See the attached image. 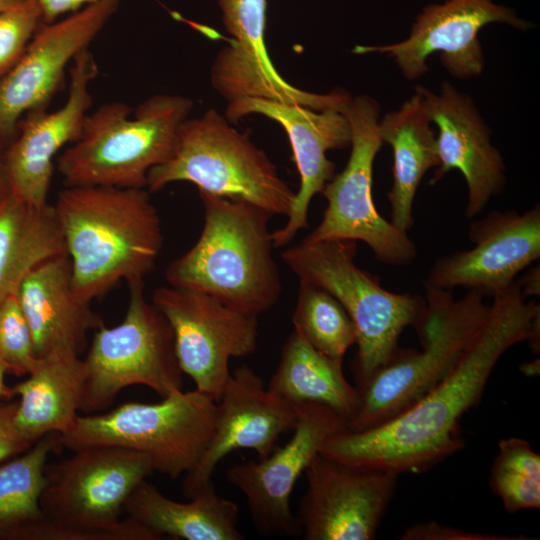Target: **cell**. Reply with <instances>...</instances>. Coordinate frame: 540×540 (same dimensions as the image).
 <instances>
[{"instance_id": "cell-1", "label": "cell", "mask_w": 540, "mask_h": 540, "mask_svg": "<svg viewBox=\"0 0 540 540\" xmlns=\"http://www.w3.org/2000/svg\"><path fill=\"white\" fill-rule=\"evenodd\" d=\"M492 299L459 358L419 400L382 424L331 436L320 454L400 475L423 472L460 450L461 419L481 401L501 356L523 341L539 343V303L528 301L516 282Z\"/></svg>"}, {"instance_id": "cell-2", "label": "cell", "mask_w": 540, "mask_h": 540, "mask_svg": "<svg viewBox=\"0 0 540 540\" xmlns=\"http://www.w3.org/2000/svg\"><path fill=\"white\" fill-rule=\"evenodd\" d=\"M146 188L67 186L54 208L76 294L87 302L121 280L144 281L163 246L160 216Z\"/></svg>"}, {"instance_id": "cell-3", "label": "cell", "mask_w": 540, "mask_h": 540, "mask_svg": "<svg viewBox=\"0 0 540 540\" xmlns=\"http://www.w3.org/2000/svg\"><path fill=\"white\" fill-rule=\"evenodd\" d=\"M204 223L196 243L165 270L169 285L207 293L258 317L279 300L282 282L273 256L272 215L241 199L198 191Z\"/></svg>"}, {"instance_id": "cell-4", "label": "cell", "mask_w": 540, "mask_h": 540, "mask_svg": "<svg viewBox=\"0 0 540 540\" xmlns=\"http://www.w3.org/2000/svg\"><path fill=\"white\" fill-rule=\"evenodd\" d=\"M191 99L157 94L135 110L114 101L88 113L80 138L56 159L66 186L146 188L148 172L168 160Z\"/></svg>"}, {"instance_id": "cell-5", "label": "cell", "mask_w": 540, "mask_h": 540, "mask_svg": "<svg viewBox=\"0 0 540 540\" xmlns=\"http://www.w3.org/2000/svg\"><path fill=\"white\" fill-rule=\"evenodd\" d=\"M356 241L321 240L286 248L281 258L299 278L323 288L344 307L356 329L354 377L360 388L402 348L403 330L419 332L426 300L419 294L394 293L383 288L355 263Z\"/></svg>"}, {"instance_id": "cell-6", "label": "cell", "mask_w": 540, "mask_h": 540, "mask_svg": "<svg viewBox=\"0 0 540 540\" xmlns=\"http://www.w3.org/2000/svg\"><path fill=\"white\" fill-rule=\"evenodd\" d=\"M174 182H190L198 191L247 201L272 216H288L295 197L249 134L214 108L181 124L172 154L148 172L146 189L157 192Z\"/></svg>"}, {"instance_id": "cell-7", "label": "cell", "mask_w": 540, "mask_h": 540, "mask_svg": "<svg viewBox=\"0 0 540 540\" xmlns=\"http://www.w3.org/2000/svg\"><path fill=\"white\" fill-rule=\"evenodd\" d=\"M424 287L426 314L418 332L422 350L401 349L358 388L359 407L347 430L382 424L419 400L456 362L489 311L477 291L455 299L451 290Z\"/></svg>"}, {"instance_id": "cell-8", "label": "cell", "mask_w": 540, "mask_h": 540, "mask_svg": "<svg viewBox=\"0 0 540 540\" xmlns=\"http://www.w3.org/2000/svg\"><path fill=\"white\" fill-rule=\"evenodd\" d=\"M216 402L198 390H179L154 404L124 403L102 414L78 416L59 435L68 450L116 446L147 455L155 471L172 479L189 472L214 429Z\"/></svg>"}, {"instance_id": "cell-9", "label": "cell", "mask_w": 540, "mask_h": 540, "mask_svg": "<svg viewBox=\"0 0 540 540\" xmlns=\"http://www.w3.org/2000/svg\"><path fill=\"white\" fill-rule=\"evenodd\" d=\"M129 302L121 323L94 333L86 358L87 379L80 411L109 407L126 387L144 385L161 398L182 390L183 372L172 328L148 302L144 281L128 284Z\"/></svg>"}, {"instance_id": "cell-10", "label": "cell", "mask_w": 540, "mask_h": 540, "mask_svg": "<svg viewBox=\"0 0 540 540\" xmlns=\"http://www.w3.org/2000/svg\"><path fill=\"white\" fill-rule=\"evenodd\" d=\"M379 111L377 101L367 95L351 97L342 109L351 126L350 156L323 188L327 201L323 218L304 240H360L382 263L406 266L417 257V247L407 232L379 214L372 197L373 164L383 144Z\"/></svg>"}, {"instance_id": "cell-11", "label": "cell", "mask_w": 540, "mask_h": 540, "mask_svg": "<svg viewBox=\"0 0 540 540\" xmlns=\"http://www.w3.org/2000/svg\"><path fill=\"white\" fill-rule=\"evenodd\" d=\"M151 302L169 322L180 368L196 390L217 402L230 378L229 360L255 352L258 317L193 289L161 286Z\"/></svg>"}, {"instance_id": "cell-12", "label": "cell", "mask_w": 540, "mask_h": 540, "mask_svg": "<svg viewBox=\"0 0 540 540\" xmlns=\"http://www.w3.org/2000/svg\"><path fill=\"white\" fill-rule=\"evenodd\" d=\"M73 452L67 459L46 465L40 500L44 517L83 527L119 525L127 499L155 471L151 459L116 446Z\"/></svg>"}, {"instance_id": "cell-13", "label": "cell", "mask_w": 540, "mask_h": 540, "mask_svg": "<svg viewBox=\"0 0 540 540\" xmlns=\"http://www.w3.org/2000/svg\"><path fill=\"white\" fill-rule=\"evenodd\" d=\"M295 407L298 420L283 447L226 472L228 482L243 493L252 523L262 535L301 536L297 517L290 509L294 486L325 441L347 430V422L324 405L299 403Z\"/></svg>"}, {"instance_id": "cell-14", "label": "cell", "mask_w": 540, "mask_h": 540, "mask_svg": "<svg viewBox=\"0 0 540 540\" xmlns=\"http://www.w3.org/2000/svg\"><path fill=\"white\" fill-rule=\"evenodd\" d=\"M119 1L100 0L39 27L18 61L0 77V141L16 136L27 113L47 107L68 64L89 48Z\"/></svg>"}, {"instance_id": "cell-15", "label": "cell", "mask_w": 540, "mask_h": 540, "mask_svg": "<svg viewBox=\"0 0 540 540\" xmlns=\"http://www.w3.org/2000/svg\"><path fill=\"white\" fill-rule=\"evenodd\" d=\"M296 515L305 540H371L394 495L398 474L357 467L320 453L304 471Z\"/></svg>"}, {"instance_id": "cell-16", "label": "cell", "mask_w": 540, "mask_h": 540, "mask_svg": "<svg viewBox=\"0 0 540 540\" xmlns=\"http://www.w3.org/2000/svg\"><path fill=\"white\" fill-rule=\"evenodd\" d=\"M491 23H505L521 30L530 25L513 9L493 0H447L426 6L405 40L379 46L359 45L353 52L388 54L410 80L426 73L428 57L439 53L442 64L453 76L469 78L483 70L478 33Z\"/></svg>"}, {"instance_id": "cell-17", "label": "cell", "mask_w": 540, "mask_h": 540, "mask_svg": "<svg viewBox=\"0 0 540 540\" xmlns=\"http://www.w3.org/2000/svg\"><path fill=\"white\" fill-rule=\"evenodd\" d=\"M470 250L438 258L425 285L462 287L484 297L508 289L516 276L540 256V206L524 213L492 211L470 224Z\"/></svg>"}, {"instance_id": "cell-18", "label": "cell", "mask_w": 540, "mask_h": 540, "mask_svg": "<svg viewBox=\"0 0 540 540\" xmlns=\"http://www.w3.org/2000/svg\"><path fill=\"white\" fill-rule=\"evenodd\" d=\"M250 114H261L278 122L286 131L300 175V187L287 222L272 232L274 247L287 246L297 233L308 227V209L313 197L321 193L335 175V164L326 152L351 144V126L339 110H314L295 103L256 97L228 102L225 117L232 123Z\"/></svg>"}, {"instance_id": "cell-19", "label": "cell", "mask_w": 540, "mask_h": 540, "mask_svg": "<svg viewBox=\"0 0 540 540\" xmlns=\"http://www.w3.org/2000/svg\"><path fill=\"white\" fill-rule=\"evenodd\" d=\"M97 74L92 53L84 49L72 61L65 103L51 112L33 110L19 122L4 159L10 191L28 204L43 207L48 203L54 158L80 138L93 102L89 84Z\"/></svg>"}, {"instance_id": "cell-20", "label": "cell", "mask_w": 540, "mask_h": 540, "mask_svg": "<svg viewBox=\"0 0 540 540\" xmlns=\"http://www.w3.org/2000/svg\"><path fill=\"white\" fill-rule=\"evenodd\" d=\"M297 420L295 405L266 388L249 366L237 367L216 402L211 439L199 461L185 474L184 496L191 498L208 484L218 463L234 450L252 449L260 459L267 457Z\"/></svg>"}, {"instance_id": "cell-21", "label": "cell", "mask_w": 540, "mask_h": 540, "mask_svg": "<svg viewBox=\"0 0 540 540\" xmlns=\"http://www.w3.org/2000/svg\"><path fill=\"white\" fill-rule=\"evenodd\" d=\"M415 90L430 122L438 128L439 165L430 184L453 169L460 171L468 187L465 216L474 218L504 189L502 156L492 145L489 129L469 96L448 82L443 83L439 94L423 86Z\"/></svg>"}, {"instance_id": "cell-22", "label": "cell", "mask_w": 540, "mask_h": 540, "mask_svg": "<svg viewBox=\"0 0 540 540\" xmlns=\"http://www.w3.org/2000/svg\"><path fill=\"white\" fill-rule=\"evenodd\" d=\"M230 44L211 69L215 90L228 101L243 97L299 103L305 93L287 83L274 67L266 46L267 0H218Z\"/></svg>"}, {"instance_id": "cell-23", "label": "cell", "mask_w": 540, "mask_h": 540, "mask_svg": "<svg viewBox=\"0 0 540 540\" xmlns=\"http://www.w3.org/2000/svg\"><path fill=\"white\" fill-rule=\"evenodd\" d=\"M17 293L37 357L57 349L80 355L88 333L104 325L91 303L76 294L67 254L34 267L21 281Z\"/></svg>"}, {"instance_id": "cell-24", "label": "cell", "mask_w": 540, "mask_h": 540, "mask_svg": "<svg viewBox=\"0 0 540 540\" xmlns=\"http://www.w3.org/2000/svg\"><path fill=\"white\" fill-rule=\"evenodd\" d=\"M28 377L13 387L17 400L14 424L34 444L47 434L69 431L80 411L87 379L84 359L57 349L37 357Z\"/></svg>"}, {"instance_id": "cell-25", "label": "cell", "mask_w": 540, "mask_h": 540, "mask_svg": "<svg viewBox=\"0 0 540 540\" xmlns=\"http://www.w3.org/2000/svg\"><path fill=\"white\" fill-rule=\"evenodd\" d=\"M189 499L172 500L145 479L127 499L124 512L160 540L167 536L186 540L245 538L237 526V503L221 497L213 480Z\"/></svg>"}, {"instance_id": "cell-26", "label": "cell", "mask_w": 540, "mask_h": 540, "mask_svg": "<svg viewBox=\"0 0 540 540\" xmlns=\"http://www.w3.org/2000/svg\"><path fill=\"white\" fill-rule=\"evenodd\" d=\"M382 143L393 151V181L388 200L391 223L407 232L414 224L412 207L422 178L439 165L436 134L416 92L397 111L378 122Z\"/></svg>"}, {"instance_id": "cell-27", "label": "cell", "mask_w": 540, "mask_h": 540, "mask_svg": "<svg viewBox=\"0 0 540 540\" xmlns=\"http://www.w3.org/2000/svg\"><path fill=\"white\" fill-rule=\"evenodd\" d=\"M291 404L324 405L347 423L355 416L360 391L343 372V360L314 349L296 330L286 339L267 387Z\"/></svg>"}, {"instance_id": "cell-28", "label": "cell", "mask_w": 540, "mask_h": 540, "mask_svg": "<svg viewBox=\"0 0 540 540\" xmlns=\"http://www.w3.org/2000/svg\"><path fill=\"white\" fill-rule=\"evenodd\" d=\"M65 254L54 205L37 207L11 191L0 196V302L38 264Z\"/></svg>"}, {"instance_id": "cell-29", "label": "cell", "mask_w": 540, "mask_h": 540, "mask_svg": "<svg viewBox=\"0 0 540 540\" xmlns=\"http://www.w3.org/2000/svg\"><path fill=\"white\" fill-rule=\"evenodd\" d=\"M59 446V435L47 434L0 464V540H21L24 531L44 516L40 500L45 469Z\"/></svg>"}, {"instance_id": "cell-30", "label": "cell", "mask_w": 540, "mask_h": 540, "mask_svg": "<svg viewBox=\"0 0 540 540\" xmlns=\"http://www.w3.org/2000/svg\"><path fill=\"white\" fill-rule=\"evenodd\" d=\"M292 323L302 337L317 351L335 358H344L356 344V329L340 302L314 284L299 281Z\"/></svg>"}, {"instance_id": "cell-31", "label": "cell", "mask_w": 540, "mask_h": 540, "mask_svg": "<svg viewBox=\"0 0 540 540\" xmlns=\"http://www.w3.org/2000/svg\"><path fill=\"white\" fill-rule=\"evenodd\" d=\"M17 291L0 302V357L7 373L23 376L30 372L37 356Z\"/></svg>"}, {"instance_id": "cell-32", "label": "cell", "mask_w": 540, "mask_h": 540, "mask_svg": "<svg viewBox=\"0 0 540 540\" xmlns=\"http://www.w3.org/2000/svg\"><path fill=\"white\" fill-rule=\"evenodd\" d=\"M42 24L38 0H22L0 11V77L18 61Z\"/></svg>"}, {"instance_id": "cell-33", "label": "cell", "mask_w": 540, "mask_h": 540, "mask_svg": "<svg viewBox=\"0 0 540 540\" xmlns=\"http://www.w3.org/2000/svg\"><path fill=\"white\" fill-rule=\"evenodd\" d=\"M21 540H160L130 517L111 528L66 525L42 517L30 525Z\"/></svg>"}, {"instance_id": "cell-34", "label": "cell", "mask_w": 540, "mask_h": 540, "mask_svg": "<svg viewBox=\"0 0 540 540\" xmlns=\"http://www.w3.org/2000/svg\"><path fill=\"white\" fill-rule=\"evenodd\" d=\"M490 486L509 513L540 506V480L492 466Z\"/></svg>"}, {"instance_id": "cell-35", "label": "cell", "mask_w": 540, "mask_h": 540, "mask_svg": "<svg viewBox=\"0 0 540 540\" xmlns=\"http://www.w3.org/2000/svg\"><path fill=\"white\" fill-rule=\"evenodd\" d=\"M498 449L493 467L540 480V455L529 442L510 437L500 440Z\"/></svg>"}, {"instance_id": "cell-36", "label": "cell", "mask_w": 540, "mask_h": 540, "mask_svg": "<svg viewBox=\"0 0 540 540\" xmlns=\"http://www.w3.org/2000/svg\"><path fill=\"white\" fill-rule=\"evenodd\" d=\"M403 540H522L529 539L522 535L507 536L487 533L467 532L460 528L443 525L437 521L415 524L405 530Z\"/></svg>"}, {"instance_id": "cell-37", "label": "cell", "mask_w": 540, "mask_h": 540, "mask_svg": "<svg viewBox=\"0 0 540 540\" xmlns=\"http://www.w3.org/2000/svg\"><path fill=\"white\" fill-rule=\"evenodd\" d=\"M16 407L17 401H0V464L33 445L23 439L15 427Z\"/></svg>"}, {"instance_id": "cell-38", "label": "cell", "mask_w": 540, "mask_h": 540, "mask_svg": "<svg viewBox=\"0 0 540 540\" xmlns=\"http://www.w3.org/2000/svg\"><path fill=\"white\" fill-rule=\"evenodd\" d=\"M100 0H38L43 23H52L65 14H72Z\"/></svg>"}, {"instance_id": "cell-39", "label": "cell", "mask_w": 540, "mask_h": 540, "mask_svg": "<svg viewBox=\"0 0 540 540\" xmlns=\"http://www.w3.org/2000/svg\"><path fill=\"white\" fill-rule=\"evenodd\" d=\"M524 296L539 295L540 276L539 266L529 269L520 281H515Z\"/></svg>"}, {"instance_id": "cell-40", "label": "cell", "mask_w": 540, "mask_h": 540, "mask_svg": "<svg viewBox=\"0 0 540 540\" xmlns=\"http://www.w3.org/2000/svg\"><path fill=\"white\" fill-rule=\"evenodd\" d=\"M6 367L0 357V401L11 400L15 397L13 387H10L5 382Z\"/></svg>"}, {"instance_id": "cell-41", "label": "cell", "mask_w": 540, "mask_h": 540, "mask_svg": "<svg viewBox=\"0 0 540 540\" xmlns=\"http://www.w3.org/2000/svg\"><path fill=\"white\" fill-rule=\"evenodd\" d=\"M4 152L5 149L3 150L0 145V196L10 191L5 167Z\"/></svg>"}, {"instance_id": "cell-42", "label": "cell", "mask_w": 540, "mask_h": 540, "mask_svg": "<svg viewBox=\"0 0 540 540\" xmlns=\"http://www.w3.org/2000/svg\"><path fill=\"white\" fill-rule=\"evenodd\" d=\"M22 0H0V11L10 7V6H13L19 2H21Z\"/></svg>"}]
</instances>
